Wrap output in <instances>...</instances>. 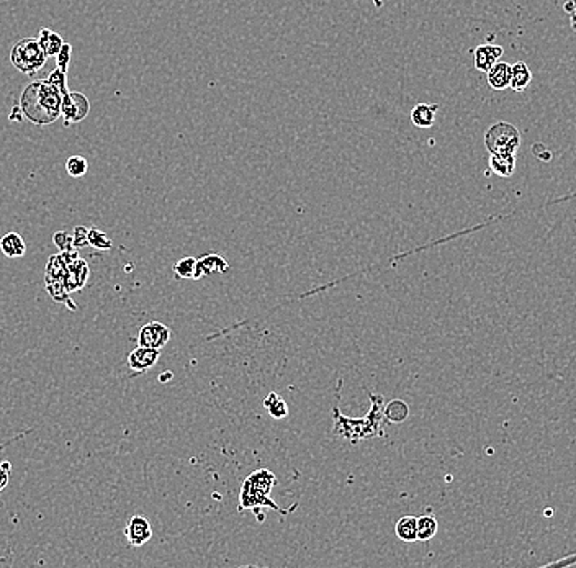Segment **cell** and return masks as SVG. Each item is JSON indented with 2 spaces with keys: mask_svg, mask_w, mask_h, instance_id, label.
<instances>
[{
  "mask_svg": "<svg viewBox=\"0 0 576 568\" xmlns=\"http://www.w3.org/2000/svg\"><path fill=\"white\" fill-rule=\"evenodd\" d=\"M532 81V72L531 69L527 68L526 63H516L511 65V89L516 92H522L529 87Z\"/></svg>",
  "mask_w": 576,
  "mask_h": 568,
  "instance_id": "cell-16",
  "label": "cell"
},
{
  "mask_svg": "<svg viewBox=\"0 0 576 568\" xmlns=\"http://www.w3.org/2000/svg\"><path fill=\"white\" fill-rule=\"evenodd\" d=\"M65 169H68L69 176L71 177H82V176H85L87 169H89V164H87L85 157L72 156V157H69L68 163H65Z\"/></svg>",
  "mask_w": 576,
  "mask_h": 568,
  "instance_id": "cell-25",
  "label": "cell"
},
{
  "mask_svg": "<svg viewBox=\"0 0 576 568\" xmlns=\"http://www.w3.org/2000/svg\"><path fill=\"white\" fill-rule=\"evenodd\" d=\"M89 246L95 247L97 251H110L113 243H112V239L103 233V231H100L97 228H90L89 230Z\"/></svg>",
  "mask_w": 576,
  "mask_h": 568,
  "instance_id": "cell-24",
  "label": "cell"
},
{
  "mask_svg": "<svg viewBox=\"0 0 576 568\" xmlns=\"http://www.w3.org/2000/svg\"><path fill=\"white\" fill-rule=\"evenodd\" d=\"M435 113H438V105L419 103L413 108L411 120L418 128H429V126L434 125Z\"/></svg>",
  "mask_w": 576,
  "mask_h": 568,
  "instance_id": "cell-15",
  "label": "cell"
},
{
  "mask_svg": "<svg viewBox=\"0 0 576 568\" xmlns=\"http://www.w3.org/2000/svg\"><path fill=\"white\" fill-rule=\"evenodd\" d=\"M90 103L84 94L81 92H65L61 103V113H63L65 125L79 123L89 115Z\"/></svg>",
  "mask_w": 576,
  "mask_h": 568,
  "instance_id": "cell-6",
  "label": "cell"
},
{
  "mask_svg": "<svg viewBox=\"0 0 576 568\" xmlns=\"http://www.w3.org/2000/svg\"><path fill=\"white\" fill-rule=\"evenodd\" d=\"M72 246L76 249L89 246V230L84 228V226H77V228H74Z\"/></svg>",
  "mask_w": 576,
  "mask_h": 568,
  "instance_id": "cell-26",
  "label": "cell"
},
{
  "mask_svg": "<svg viewBox=\"0 0 576 568\" xmlns=\"http://www.w3.org/2000/svg\"><path fill=\"white\" fill-rule=\"evenodd\" d=\"M575 563H576V554H573V556L565 557V558H558V560L550 562L545 567H565V565H575Z\"/></svg>",
  "mask_w": 576,
  "mask_h": 568,
  "instance_id": "cell-31",
  "label": "cell"
},
{
  "mask_svg": "<svg viewBox=\"0 0 576 568\" xmlns=\"http://www.w3.org/2000/svg\"><path fill=\"white\" fill-rule=\"evenodd\" d=\"M488 84L495 90H504L511 84V65L508 63H496L488 71Z\"/></svg>",
  "mask_w": 576,
  "mask_h": 568,
  "instance_id": "cell-14",
  "label": "cell"
},
{
  "mask_svg": "<svg viewBox=\"0 0 576 568\" xmlns=\"http://www.w3.org/2000/svg\"><path fill=\"white\" fill-rule=\"evenodd\" d=\"M8 475H10V464L8 462H0V491L8 483Z\"/></svg>",
  "mask_w": 576,
  "mask_h": 568,
  "instance_id": "cell-30",
  "label": "cell"
},
{
  "mask_svg": "<svg viewBox=\"0 0 576 568\" xmlns=\"http://www.w3.org/2000/svg\"><path fill=\"white\" fill-rule=\"evenodd\" d=\"M52 241H54L56 246L61 252L63 251H69V249H72V236H69L65 231H58V233H54L52 236Z\"/></svg>",
  "mask_w": 576,
  "mask_h": 568,
  "instance_id": "cell-27",
  "label": "cell"
},
{
  "mask_svg": "<svg viewBox=\"0 0 576 568\" xmlns=\"http://www.w3.org/2000/svg\"><path fill=\"white\" fill-rule=\"evenodd\" d=\"M0 251L8 259H19L26 252V243L19 233H8L0 239Z\"/></svg>",
  "mask_w": 576,
  "mask_h": 568,
  "instance_id": "cell-13",
  "label": "cell"
},
{
  "mask_svg": "<svg viewBox=\"0 0 576 568\" xmlns=\"http://www.w3.org/2000/svg\"><path fill=\"white\" fill-rule=\"evenodd\" d=\"M275 485H277V477H275L272 471L267 469L256 470L254 474H251L244 480L241 491H239L238 509H252L259 513L260 508H270L282 514H288L290 509H280L274 503L272 498H270V493H272Z\"/></svg>",
  "mask_w": 576,
  "mask_h": 568,
  "instance_id": "cell-2",
  "label": "cell"
},
{
  "mask_svg": "<svg viewBox=\"0 0 576 568\" xmlns=\"http://www.w3.org/2000/svg\"><path fill=\"white\" fill-rule=\"evenodd\" d=\"M383 419V398L380 395H372V408L365 418L352 419L340 414L339 408H334V434L342 436L344 439L357 440L370 439L382 434L380 423Z\"/></svg>",
  "mask_w": 576,
  "mask_h": 568,
  "instance_id": "cell-3",
  "label": "cell"
},
{
  "mask_svg": "<svg viewBox=\"0 0 576 568\" xmlns=\"http://www.w3.org/2000/svg\"><path fill=\"white\" fill-rule=\"evenodd\" d=\"M264 408L267 409V413L275 419H283L288 416V405L287 401L282 398L278 393L270 392L264 400Z\"/></svg>",
  "mask_w": 576,
  "mask_h": 568,
  "instance_id": "cell-20",
  "label": "cell"
},
{
  "mask_svg": "<svg viewBox=\"0 0 576 568\" xmlns=\"http://www.w3.org/2000/svg\"><path fill=\"white\" fill-rule=\"evenodd\" d=\"M565 10L568 12L570 15V23L573 26V30L576 32V0H570V2L565 3Z\"/></svg>",
  "mask_w": 576,
  "mask_h": 568,
  "instance_id": "cell-32",
  "label": "cell"
},
{
  "mask_svg": "<svg viewBox=\"0 0 576 568\" xmlns=\"http://www.w3.org/2000/svg\"><path fill=\"white\" fill-rule=\"evenodd\" d=\"M395 532L398 539L403 542H416L418 540V518L416 516H403L396 523Z\"/></svg>",
  "mask_w": 576,
  "mask_h": 568,
  "instance_id": "cell-18",
  "label": "cell"
},
{
  "mask_svg": "<svg viewBox=\"0 0 576 568\" xmlns=\"http://www.w3.org/2000/svg\"><path fill=\"white\" fill-rule=\"evenodd\" d=\"M196 259L195 257H183L174 265V275L178 281H195Z\"/></svg>",
  "mask_w": 576,
  "mask_h": 568,
  "instance_id": "cell-23",
  "label": "cell"
},
{
  "mask_svg": "<svg viewBox=\"0 0 576 568\" xmlns=\"http://www.w3.org/2000/svg\"><path fill=\"white\" fill-rule=\"evenodd\" d=\"M159 357H161L159 349L138 346L128 356V367L131 369V372H136V374L147 372V370L152 369V367L157 364Z\"/></svg>",
  "mask_w": 576,
  "mask_h": 568,
  "instance_id": "cell-9",
  "label": "cell"
},
{
  "mask_svg": "<svg viewBox=\"0 0 576 568\" xmlns=\"http://www.w3.org/2000/svg\"><path fill=\"white\" fill-rule=\"evenodd\" d=\"M170 336H172V333H170L167 326L159 321H151L139 329L138 346L159 349L161 351L170 341Z\"/></svg>",
  "mask_w": 576,
  "mask_h": 568,
  "instance_id": "cell-7",
  "label": "cell"
},
{
  "mask_svg": "<svg viewBox=\"0 0 576 568\" xmlns=\"http://www.w3.org/2000/svg\"><path fill=\"white\" fill-rule=\"evenodd\" d=\"M71 52H72V46L69 45V43H64L58 54H56L58 56V68L63 69V71H68L69 61H71Z\"/></svg>",
  "mask_w": 576,
  "mask_h": 568,
  "instance_id": "cell-29",
  "label": "cell"
},
{
  "mask_svg": "<svg viewBox=\"0 0 576 568\" xmlns=\"http://www.w3.org/2000/svg\"><path fill=\"white\" fill-rule=\"evenodd\" d=\"M409 416V406L403 400H393L383 408V418L393 425H401Z\"/></svg>",
  "mask_w": 576,
  "mask_h": 568,
  "instance_id": "cell-17",
  "label": "cell"
},
{
  "mask_svg": "<svg viewBox=\"0 0 576 568\" xmlns=\"http://www.w3.org/2000/svg\"><path fill=\"white\" fill-rule=\"evenodd\" d=\"M46 52L38 39L26 38L17 43L10 52V61L17 69L25 74H34L46 63Z\"/></svg>",
  "mask_w": 576,
  "mask_h": 568,
  "instance_id": "cell-5",
  "label": "cell"
},
{
  "mask_svg": "<svg viewBox=\"0 0 576 568\" xmlns=\"http://www.w3.org/2000/svg\"><path fill=\"white\" fill-rule=\"evenodd\" d=\"M63 94L50 81H37L21 94V113L37 125H50L61 115Z\"/></svg>",
  "mask_w": 576,
  "mask_h": 568,
  "instance_id": "cell-1",
  "label": "cell"
},
{
  "mask_svg": "<svg viewBox=\"0 0 576 568\" xmlns=\"http://www.w3.org/2000/svg\"><path fill=\"white\" fill-rule=\"evenodd\" d=\"M490 168L493 172L501 177L513 176L514 169H516V156L513 154H491L490 157Z\"/></svg>",
  "mask_w": 576,
  "mask_h": 568,
  "instance_id": "cell-19",
  "label": "cell"
},
{
  "mask_svg": "<svg viewBox=\"0 0 576 568\" xmlns=\"http://www.w3.org/2000/svg\"><path fill=\"white\" fill-rule=\"evenodd\" d=\"M48 81H50L52 85L58 87L63 95L65 94V92H69L68 87H65V71H63V69L58 68L56 71H52L50 76H48Z\"/></svg>",
  "mask_w": 576,
  "mask_h": 568,
  "instance_id": "cell-28",
  "label": "cell"
},
{
  "mask_svg": "<svg viewBox=\"0 0 576 568\" xmlns=\"http://www.w3.org/2000/svg\"><path fill=\"white\" fill-rule=\"evenodd\" d=\"M87 278H89V265H87L85 261L77 259L71 265H68L64 285L68 288V292L81 290L85 285Z\"/></svg>",
  "mask_w": 576,
  "mask_h": 568,
  "instance_id": "cell-12",
  "label": "cell"
},
{
  "mask_svg": "<svg viewBox=\"0 0 576 568\" xmlns=\"http://www.w3.org/2000/svg\"><path fill=\"white\" fill-rule=\"evenodd\" d=\"M228 269H229V264L225 257L216 254V252H213V254H207V256L200 257V259H196L195 281H200V278H205L213 274L226 272Z\"/></svg>",
  "mask_w": 576,
  "mask_h": 568,
  "instance_id": "cell-10",
  "label": "cell"
},
{
  "mask_svg": "<svg viewBox=\"0 0 576 568\" xmlns=\"http://www.w3.org/2000/svg\"><path fill=\"white\" fill-rule=\"evenodd\" d=\"M503 52V48L497 45H480L477 50H475V68H477L478 71L488 72L493 65L500 61Z\"/></svg>",
  "mask_w": 576,
  "mask_h": 568,
  "instance_id": "cell-11",
  "label": "cell"
},
{
  "mask_svg": "<svg viewBox=\"0 0 576 568\" xmlns=\"http://www.w3.org/2000/svg\"><path fill=\"white\" fill-rule=\"evenodd\" d=\"M438 519L432 514H424V516L418 518V540L427 542L432 537L438 534Z\"/></svg>",
  "mask_w": 576,
  "mask_h": 568,
  "instance_id": "cell-22",
  "label": "cell"
},
{
  "mask_svg": "<svg viewBox=\"0 0 576 568\" xmlns=\"http://www.w3.org/2000/svg\"><path fill=\"white\" fill-rule=\"evenodd\" d=\"M38 41L43 50H45L46 56H56L64 45L63 38H61L56 32H51V30H48V28H43L41 32H39Z\"/></svg>",
  "mask_w": 576,
  "mask_h": 568,
  "instance_id": "cell-21",
  "label": "cell"
},
{
  "mask_svg": "<svg viewBox=\"0 0 576 568\" xmlns=\"http://www.w3.org/2000/svg\"><path fill=\"white\" fill-rule=\"evenodd\" d=\"M170 378H172V372H169V370H165L164 374L159 375V382H167Z\"/></svg>",
  "mask_w": 576,
  "mask_h": 568,
  "instance_id": "cell-33",
  "label": "cell"
},
{
  "mask_svg": "<svg viewBox=\"0 0 576 568\" xmlns=\"http://www.w3.org/2000/svg\"><path fill=\"white\" fill-rule=\"evenodd\" d=\"M125 536L128 539L131 547H141L146 542H150L152 537V527L150 519L143 514H136L126 524Z\"/></svg>",
  "mask_w": 576,
  "mask_h": 568,
  "instance_id": "cell-8",
  "label": "cell"
},
{
  "mask_svg": "<svg viewBox=\"0 0 576 568\" xmlns=\"http://www.w3.org/2000/svg\"><path fill=\"white\" fill-rule=\"evenodd\" d=\"M484 144L491 154H513L521 146V133L514 125L500 121L495 123L484 134Z\"/></svg>",
  "mask_w": 576,
  "mask_h": 568,
  "instance_id": "cell-4",
  "label": "cell"
}]
</instances>
